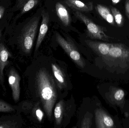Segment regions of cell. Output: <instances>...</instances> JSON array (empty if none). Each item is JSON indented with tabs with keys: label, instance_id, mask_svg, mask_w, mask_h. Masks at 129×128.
I'll list each match as a JSON object with an SVG mask.
<instances>
[{
	"label": "cell",
	"instance_id": "cell-1",
	"mask_svg": "<svg viewBox=\"0 0 129 128\" xmlns=\"http://www.w3.org/2000/svg\"><path fill=\"white\" fill-rule=\"evenodd\" d=\"M36 83L43 108L48 118L51 119L53 109L57 98L55 82L49 73L42 69L36 74Z\"/></svg>",
	"mask_w": 129,
	"mask_h": 128
},
{
	"label": "cell",
	"instance_id": "cell-2",
	"mask_svg": "<svg viewBox=\"0 0 129 128\" xmlns=\"http://www.w3.org/2000/svg\"><path fill=\"white\" fill-rule=\"evenodd\" d=\"M40 16H35L26 23L22 29L18 38V44L23 52H31L38 28Z\"/></svg>",
	"mask_w": 129,
	"mask_h": 128
},
{
	"label": "cell",
	"instance_id": "cell-3",
	"mask_svg": "<svg viewBox=\"0 0 129 128\" xmlns=\"http://www.w3.org/2000/svg\"><path fill=\"white\" fill-rule=\"evenodd\" d=\"M74 14L76 18L83 22L86 26V32L89 37L92 39L109 41L110 37L105 34L103 28L96 25L80 11H75Z\"/></svg>",
	"mask_w": 129,
	"mask_h": 128
},
{
	"label": "cell",
	"instance_id": "cell-4",
	"mask_svg": "<svg viewBox=\"0 0 129 128\" xmlns=\"http://www.w3.org/2000/svg\"><path fill=\"white\" fill-rule=\"evenodd\" d=\"M56 38L58 43L70 58L79 67L83 68L85 66V62L76 47L71 42L64 39L57 32L56 34Z\"/></svg>",
	"mask_w": 129,
	"mask_h": 128
},
{
	"label": "cell",
	"instance_id": "cell-5",
	"mask_svg": "<svg viewBox=\"0 0 129 128\" xmlns=\"http://www.w3.org/2000/svg\"><path fill=\"white\" fill-rule=\"evenodd\" d=\"M8 81L12 91V95L14 102H18L20 94V81L21 77L17 71L13 67L9 69L8 73Z\"/></svg>",
	"mask_w": 129,
	"mask_h": 128
},
{
	"label": "cell",
	"instance_id": "cell-6",
	"mask_svg": "<svg viewBox=\"0 0 129 128\" xmlns=\"http://www.w3.org/2000/svg\"><path fill=\"white\" fill-rule=\"evenodd\" d=\"M10 57H11L10 53L4 44L0 43V85L4 89H5L4 69L9 64L8 59Z\"/></svg>",
	"mask_w": 129,
	"mask_h": 128
},
{
	"label": "cell",
	"instance_id": "cell-7",
	"mask_svg": "<svg viewBox=\"0 0 129 128\" xmlns=\"http://www.w3.org/2000/svg\"><path fill=\"white\" fill-rule=\"evenodd\" d=\"M96 127L111 128L114 127V122L112 118L103 110L97 109L95 112Z\"/></svg>",
	"mask_w": 129,
	"mask_h": 128
},
{
	"label": "cell",
	"instance_id": "cell-8",
	"mask_svg": "<svg viewBox=\"0 0 129 128\" xmlns=\"http://www.w3.org/2000/svg\"><path fill=\"white\" fill-rule=\"evenodd\" d=\"M42 21L40 26L39 32L38 40L36 45L35 51L38 50L42 43L45 37L48 30V25L50 21V16L48 12H46L44 10L42 11L41 14Z\"/></svg>",
	"mask_w": 129,
	"mask_h": 128
},
{
	"label": "cell",
	"instance_id": "cell-9",
	"mask_svg": "<svg viewBox=\"0 0 129 128\" xmlns=\"http://www.w3.org/2000/svg\"><path fill=\"white\" fill-rule=\"evenodd\" d=\"M86 43L88 46L98 55L104 58L107 57L110 44L86 40Z\"/></svg>",
	"mask_w": 129,
	"mask_h": 128
},
{
	"label": "cell",
	"instance_id": "cell-10",
	"mask_svg": "<svg viewBox=\"0 0 129 128\" xmlns=\"http://www.w3.org/2000/svg\"><path fill=\"white\" fill-rule=\"evenodd\" d=\"M129 56V49L121 44H110L107 57L126 58Z\"/></svg>",
	"mask_w": 129,
	"mask_h": 128
},
{
	"label": "cell",
	"instance_id": "cell-11",
	"mask_svg": "<svg viewBox=\"0 0 129 128\" xmlns=\"http://www.w3.org/2000/svg\"><path fill=\"white\" fill-rule=\"evenodd\" d=\"M67 5L76 11L82 12H88L93 9V3L89 2L87 3L82 2L79 0H64Z\"/></svg>",
	"mask_w": 129,
	"mask_h": 128
},
{
	"label": "cell",
	"instance_id": "cell-12",
	"mask_svg": "<svg viewBox=\"0 0 129 128\" xmlns=\"http://www.w3.org/2000/svg\"><path fill=\"white\" fill-rule=\"evenodd\" d=\"M51 66L53 74L57 86L60 89L64 88L66 86V81L64 73L60 67L56 64H52Z\"/></svg>",
	"mask_w": 129,
	"mask_h": 128
},
{
	"label": "cell",
	"instance_id": "cell-13",
	"mask_svg": "<svg viewBox=\"0 0 129 128\" xmlns=\"http://www.w3.org/2000/svg\"><path fill=\"white\" fill-rule=\"evenodd\" d=\"M56 10L57 16L63 25L68 26L71 22V18L69 13L64 5L60 2L56 4Z\"/></svg>",
	"mask_w": 129,
	"mask_h": 128
},
{
	"label": "cell",
	"instance_id": "cell-14",
	"mask_svg": "<svg viewBox=\"0 0 129 128\" xmlns=\"http://www.w3.org/2000/svg\"><path fill=\"white\" fill-rule=\"evenodd\" d=\"M38 0H17V7L21 14L27 13L35 7L38 3Z\"/></svg>",
	"mask_w": 129,
	"mask_h": 128
},
{
	"label": "cell",
	"instance_id": "cell-15",
	"mask_svg": "<svg viewBox=\"0 0 129 128\" xmlns=\"http://www.w3.org/2000/svg\"><path fill=\"white\" fill-rule=\"evenodd\" d=\"M96 9L99 15L111 25H114V19L110 9L102 5L98 4Z\"/></svg>",
	"mask_w": 129,
	"mask_h": 128
},
{
	"label": "cell",
	"instance_id": "cell-16",
	"mask_svg": "<svg viewBox=\"0 0 129 128\" xmlns=\"http://www.w3.org/2000/svg\"><path fill=\"white\" fill-rule=\"evenodd\" d=\"M64 109V101L60 100L57 104L54 110V116L55 122L57 125L61 124L63 116Z\"/></svg>",
	"mask_w": 129,
	"mask_h": 128
},
{
	"label": "cell",
	"instance_id": "cell-17",
	"mask_svg": "<svg viewBox=\"0 0 129 128\" xmlns=\"http://www.w3.org/2000/svg\"><path fill=\"white\" fill-rule=\"evenodd\" d=\"M111 10L117 25L119 27L122 26L124 24V19L121 13L117 8L113 7H111Z\"/></svg>",
	"mask_w": 129,
	"mask_h": 128
},
{
	"label": "cell",
	"instance_id": "cell-18",
	"mask_svg": "<svg viewBox=\"0 0 129 128\" xmlns=\"http://www.w3.org/2000/svg\"><path fill=\"white\" fill-rule=\"evenodd\" d=\"M13 106L6 101L0 100V112L10 113L15 111Z\"/></svg>",
	"mask_w": 129,
	"mask_h": 128
},
{
	"label": "cell",
	"instance_id": "cell-19",
	"mask_svg": "<svg viewBox=\"0 0 129 128\" xmlns=\"http://www.w3.org/2000/svg\"><path fill=\"white\" fill-rule=\"evenodd\" d=\"M16 124L11 121L2 122L0 123V128H15Z\"/></svg>",
	"mask_w": 129,
	"mask_h": 128
},
{
	"label": "cell",
	"instance_id": "cell-20",
	"mask_svg": "<svg viewBox=\"0 0 129 128\" xmlns=\"http://www.w3.org/2000/svg\"><path fill=\"white\" fill-rule=\"evenodd\" d=\"M91 120L88 116H85L81 124V128L91 127Z\"/></svg>",
	"mask_w": 129,
	"mask_h": 128
},
{
	"label": "cell",
	"instance_id": "cell-21",
	"mask_svg": "<svg viewBox=\"0 0 129 128\" xmlns=\"http://www.w3.org/2000/svg\"><path fill=\"white\" fill-rule=\"evenodd\" d=\"M124 92L121 89H118L114 94V98L116 100L120 101L124 97Z\"/></svg>",
	"mask_w": 129,
	"mask_h": 128
},
{
	"label": "cell",
	"instance_id": "cell-22",
	"mask_svg": "<svg viewBox=\"0 0 129 128\" xmlns=\"http://www.w3.org/2000/svg\"><path fill=\"white\" fill-rule=\"evenodd\" d=\"M36 115L37 117L38 121L39 122H41L43 119L44 114L41 110L38 108L35 111Z\"/></svg>",
	"mask_w": 129,
	"mask_h": 128
},
{
	"label": "cell",
	"instance_id": "cell-23",
	"mask_svg": "<svg viewBox=\"0 0 129 128\" xmlns=\"http://www.w3.org/2000/svg\"><path fill=\"white\" fill-rule=\"evenodd\" d=\"M126 14L129 20V0H126L125 4Z\"/></svg>",
	"mask_w": 129,
	"mask_h": 128
},
{
	"label": "cell",
	"instance_id": "cell-24",
	"mask_svg": "<svg viewBox=\"0 0 129 128\" xmlns=\"http://www.w3.org/2000/svg\"><path fill=\"white\" fill-rule=\"evenodd\" d=\"M5 9L4 7L3 6H0V19L3 17Z\"/></svg>",
	"mask_w": 129,
	"mask_h": 128
},
{
	"label": "cell",
	"instance_id": "cell-25",
	"mask_svg": "<svg viewBox=\"0 0 129 128\" xmlns=\"http://www.w3.org/2000/svg\"><path fill=\"white\" fill-rule=\"evenodd\" d=\"M112 1V3L114 4H118L119 2L121 0H111Z\"/></svg>",
	"mask_w": 129,
	"mask_h": 128
},
{
	"label": "cell",
	"instance_id": "cell-26",
	"mask_svg": "<svg viewBox=\"0 0 129 128\" xmlns=\"http://www.w3.org/2000/svg\"><path fill=\"white\" fill-rule=\"evenodd\" d=\"M1 31H0V38H1Z\"/></svg>",
	"mask_w": 129,
	"mask_h": 128
}]
</instances>
